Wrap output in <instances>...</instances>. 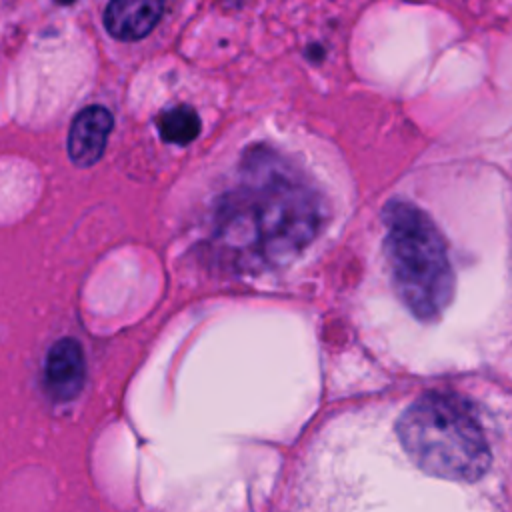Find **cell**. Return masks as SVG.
I'll list each match as a JSON object with an SVG mask.
<instances>
[{"label": "cell", "mask_w": 512, "mask_h": 512, "mask_svg": "<svg viewBox=\"0 0 512 512\" xmlns=\"http://www.w3.org/2000/svg\"><path fill=\"white\" fill-rule=\"evenodd\" d=\"M320 222L310 182L280 156L258 150L246 158L242 186L224 206L220 234L240 260L266 266L300 252Z\"/></svg>", "instance_id": "obj_1"}, {"label": "cell", "mask_w": 512, "mask_h": 512, "mask_svg": "<svg viewBox=\"0 0 512 512\" xmlns=\"http://www.w3.org/2000/svg\"><path fill=\"white\" fill-rule=\"evenodd\" d=\"M408 456L428 474L448 480H478L490 464L484 430L468 402L446 392L414 400L396 424Z\"/></svg>", "instance_id": "obj_2"}, {"label": "cell", "mask_w": 512, "mask_h": 512, "mask_svg": "<svg viewBox=\"0 0 512 512\" xmlns=\"http://www.w3.org/2000/svg\"><path fill=\"white\" fill-rule=\"evenodd\" d=\"M384 248L400 300L420 320H436L454 294L446 244L426 212L394 200L384 208Z\"/></svg>", "instance_id": "obj_3"}, {"label": "cell", "mask_w": 512, "mask_h": 512, "mask_svg": "<svg viewBox=\"0 0 512 512\" xmlns=\"http://www.w3.org/2000/svg\"><path fill=\"white\" fill-rule=\"evenodd\" d=\"M86 362L82 346L74 338L52 344L44 362V388L56 402L72 400L84 384Z\"/></svg>", "instance_id": "obj_4"}, {"label": "cell", "mask_w": 512, "mask_h": 512, "mask_svg": "<svg viewBox=\"0 0 512 512\" xmlns=\"http://www.w3.org/2000/svg\"><path fill=\"white\" fill-rule=\"evenodd\" d=\"M112 122L108 108L98 104L86 106L78 112L68 132V154L76 166H92L100 160Z\"/></svg>", "instance_id": "obj_5"}, {"label": "cell", "mask_w": 512, "mask_h": 512, "mask_svg": "<svg viewBox=\"0 0 512 512\" xmlns=\"http://www.w3.org/2000/svg\"><path fill=\"white\" fill-rule=\"evenodd\" d=\"M162 4L156 0H116L106 6L104 26L118 40L144 38L160 20Z\"/></svg>", "instance_id": "obj_6"}, {"label": "cell", "mask_w": 512, "mask_h": 512, "mask_svg": "<svg viewBox=\"0 0 512 512\" xmlns=\"http://www.w3.org/2000/svg\"><path fill=\"white\" fill-rule=\"evenodd\" d=\"M158 132L170 144H188L200 132V118L194 108L178 104L160 114Z\"/></svg>", "instance_id": "obj_7"}]
</instances>
